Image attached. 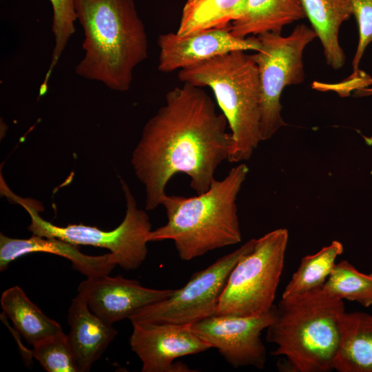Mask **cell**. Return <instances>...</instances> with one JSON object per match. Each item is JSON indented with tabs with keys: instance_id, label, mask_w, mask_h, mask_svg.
<instances>
[{
	"instance_id": "cell-1",
	"label": "cell",
	"mask_w": 372,
	"mask_h": 372,
	"mask_svg": "<svg viewBox=\"0 0 372 372\" xmlns=\"http://www.w3.org/2000/svg\"><path fill=\"white\" fill-rule=\"evenodd\" d=\"M227 121L200 87L184 83L169 90L165 102L143 127L131 159L143 185L145 209L153 210L178 173L187 175L197 194L207 191L232 145Z\"/></svg>"
},
{
	"instance_id": "cell-2",
	"label": "cell",
	"mask_w": 372,
	"mask_h": 372,
	"mask_svg": "<svg viewBox=\"0 0 372 372\" xmlns=\"http://www.w3.org/2000/svg\"><path fill=\"white\" fill-rule=\"evenodd\" d=\"M84 55L79 76L110 90L127 91L134 68L147 57L148 40L134 0H74Z\"/></svg>"
},
{
	"instance_id": "cell-3",
	"label": "cell",
	"mask_w": 372,
	"mask_h": 372,
	"mask_svg": "<svg viewBox=\"0 0 372 372\" xmlns=\"http://www.w3.org/2000/svg\"><path fill=\"white\" fill-rule=\"evenodd\" d=\"M249 172L238 164L222 180L195 196L165 194V225L151 231L148 241H174L179 258L185 261L242 240L236 200Z\"/></svg>"
},
{
	"instance_id": "cell-4",
	"label": "cell",
	"mask_w": 372,
	"mask_h": 372,
	"mask_svg": "<svg viewBox=\"0 0 372 372\" xmlns=\"http://www.w3.org/2000/svg\"><path fill=\"white\" fill-rule=\"evenodd\" d=\"M344 311L343 300L322 288L282 298L267 328V341L276 345L271 354L285 356L293 371L333 370L341 339L340 321Z\"/></svg>"
},
{
	"instance_id": "cell-5",
	"label": "cell",
	"mask_w": 372,
	"mask_h": 372,
	"mask_svg": "<svg viewBox=\"0 0 372 372\" xmlns=\"http://www.w3.org/2000/svg\"><path fill=\"white\" fill-rule=\"evenodd\" d=\"M237 50L180 70L183 83L209 87L225 115L232 137L228 161H248L262 141L260 87L257 65Z\"/></svg>"
},
{
	"instance_id": "cell-6",
	"label": "cell",
	"mask_w": 372,
	"mask_h": 372,
	"mask_svg": "<svg viewBox=\"0 0 372 372\" xmlns=\"http://www.w3.org/2000/svg\"><path fill=\"white\" fill-rule=\"evenodd\" d=\"M0 183L1 194L28 213L31 222L28 229L33 235L56 238L76 246L107 249L116 265L126 271L138 269L145 260L151 223L147 213L138 208L135 198L123 180L121 179L120 183L126 200V213L122 223L111 231L83 224L55 225L40 216L43 208L39 202L14 194L2 178Z\"/></svg>"
},
{
	"instance_id": "cell-7",
	"label": "cell",
	"mask_w": 372,
	"mask_h": 372,
	"mask_svg": "<svg viewBox=\"0 0 372 372\" xmlns=\"http://www.w3.org/2000/svg\"><path fill=\"white\" fill-rule=\"evenodd\" d=\"M289 240L279 228L256 239L254 247L231 270L216 315L254 317L268 313L282 273Z\"/></svg>"
},
{
	"instance_id": "cell-8",
	"label": "cell",
	"mask_w": 372,
	"mask_h": 372,
	"mask_svg": "<svg viewBox=\"0 0 372 372\" xmlns=\"http://www.w3.org/2000/svg\"><path fill=\"white\" fill-rule=\"evenodd\" d=\"M260 48L251 54L257 65L260 87V132L267 141L283 126L280 97L285 87L302 83L304 79V50L316 37L305 24L295 27L286 37L281 33L258 35Z\"/></svg>"
},
{
	"instance_id": "cell-9",
	"label": "cell",
	"mask_w": 372,
	"mask_h": 372,
	"mask_svg": "<svg viewBox=\"0 0 372 372\" xmlns=\"http://www.w3.org/2000/svg\"><path fill=\"white\" fill-rule=\"evenodd\" d=\"M255 238L219 258L205 269L193 273L185 286L174 289L167 298L137 310L129 320L192 324L216 314L228 277L240 258L249 252Z\"/></svg>"
},
{
	"instance_id": "cell-10",
	"label": "cell",
	"mask_w": 372,
	"mask_h": 372,
	"mask_svg": "<svg viewBox=\"0 0 372 372\" xmlns=\"http://www.w3.org/2000/svg\"><path fill=\"white\" fill-rule=\"evenodd\" d=\"M275 315L273 305L268 313L259 316L214 315L189 327L234 368L250 366L262 369L267 352L261 332L272 322Z\"/></svg>"
},
{
	"instance_id": "cell-11",
	"label": "cell",
	"mask_w": 372,
	"mask_h": 372,
	"mask_svg": "<svg viewBox=\"0 0 372 372\" xmlns=\"http://www.w3.org/2000/svg\"><path fill=\"white\" fill-rule=\"evenodd\" d=\"M132 350L142 362V372H192L174 360L197 354L211 346L193 331L189 324L139 322L132 323Z\"/></svg>"
},
{
	"instance_id": "cell-12",
	"label": "cell",
	"mask_w": 372,
	"mask_h": 372,
	"mask_svg": "<svg viewBox=\"0 0 372 372\" xmlns=\"http://www.w3.org/2000/svg\"><path fill=\"white\" fill-rule=\"evenodd\" d=\"M158 70L171 72L237 50L257 52L260 43L257 37L240 38L230 31L229 25L180 36L169 32L158 36Z\"/></svg>"
},
{
	"instance_id": "cell-13",
	"label": "cell",
	"mask_w": 372,
	"mask_h": 372,
	"mask_svg": "<svg viewBox=\"0 0 372 372\" xmlns=\"http://www.w3.org/2000/svg\"><path fill=\"white\" fill-rule=\"evenodd\" d=\"M87 277L78 287L90 310L107 322L130 318L137 310L169 297L174 289L145 287L118 275Z\"/></svg>"
},
{
	"instance_id": "cell-14",
	"label": "cell",
	"mask_w": 372,
	"mask_h": 372,
	"mask_svg": "<svg viewBox=\"0 0 372 372\" xmlns=\"http://www.w3.org/2000/svg\"><path fill=\"white\" fill-rule=\"evenodd\" d=\"M43 252L60 256L71 261L74 270L87 277L107 275L117 265L110 253L89 256L76 245L56 238L33 235L28 239L12 238L0 234V271H3L18 258L32 253Z\"/></svg>"
},
{
	"instance_id": "cell-15",
	"label": "cell",
	"mask_w": 372,
	"mask_h": 372,
	"mask_svg": "<svg viewBox=\"0 0 372 372\" xmlns=\"http://www.w3.org/2000/svg\"><path fill=\"white\" fill-rule=\"evenodd\" d=\"M68 340L79 372H87L103 354L118 332L113 324L94 313L84 296L78 293L68 309Z\"/></svg>"
},
{
	"instance_id": "cell-16",
	"label": "cell",
	"mask_w": 372,
	"mask_h": 372,
	"mask_svg": "<svg viewBox=\"0 0 372 372\" xmlns=\"http://www.w3.org/2000/svg\"><path fill=\"white\" fill-rule=\"evenodd\" d=\"M305 17L300 0H246L229 29L240 38L281 33L285 25Z\"/></svg>"
},
{
	"instance_id": "cell-17",
	"label": "cell",
	"mask_w": 372,
	"mask_h": 372,
	"mask_svg": "<svg viewBox=\"0 0 372 372\" xmlns=\"http://www.w3.org/2000/svg\"><path fill=\"white\" fill-rule=\"evenodd\" d=\"M340 326L341 339L333 370L372 372V315L344 311Z\"/></svg>"
},
{
	"instance_id": "cell-18",
	"label": "cell",
	"mask_w": 372,
	"mask_h": 372,
	"mask_svg": "<svg viewBox=\"0 0 372 372\" xmlns=\"http://www.w3.org/2000/svg\"><path fill=\"white\" fill-rule=\"evenodd\" d=\"M306 17L319 38L328 65L341 69L345 54L339 43L338 32L342 23L353 15L350 0H300Z\"/></svg>"
},
{
	"instance_id": "cell-19",
	"label": "cell",
	"mask_w": 372,
	"mask_h": 372,
	"mask_svg": "<svg viewBox=\"0 0 372 372\" xmlns=\"http://www.w3.org/2000/svg\"><path fill=\"white\" fill-rule=\"evenodd\" d=\"M0 302L3 313L13 327L32 345L63 331L60 324L48 317L19 286L5 290Z\"/></svg>"
},
{
	"instance_id": "cell-20",
	"label": "cell",
	"mask_w": 372,
	"mask_h": 372,
	"mask_svg": "<svg viewBox=\"0 0 372 372\" xmlns=\"http://www.w3.org/2000/svg\"><path fill=\"white\" fill-rule=\"evenodd\" d=\"M246 0H187L176 33L185 36L205 30L229 26Z\"/></svg>"
},
{
	"instance_id": "cell-21",
	"label": "cell",
	"mask_w": 372,
	"mask_h": 372,
	"mask_svg": "<svg viewBox=\"0 0 372 372\" xmlns=\"http://www.w3.org/2000/svg\"><path fill=\"white\" fill-rule=\"evenodd\" d=\"M344 250L343 245L333 240L317 253L301 259L300 265L286 285L282 298H289L322 287Z\"/></svg>"
},
{
	"instance_id": "cell-22",
	"label": "cell",
	"mask_w": 372,
	"mask_h": 372,
	"mask_svg": "<svg viewBox=\"0 0 372 372\" xmlns=\"http://www.w3.org/2000/svg\"><path fill=\"white\" fill-rule=\"evenodd\" d=\"M322 289L340 299L372 306V273L360 272L347 260L335 264Z\"/></svg>"
},
{
	"instance_id": "cell-23",
	"label": "cell",
	"mask_w": 372,
	"mask_h": 372,
	"mask_svg": "<svg viewBox=\"0 0 372 372\" xmlns=\"http://www.w3.org/2000/svg\"><path fill=\"white\" fill-rule=\"evenodd\" d=\"M32 353L48 372H79L68 335L61 331L33 345Z\"/></svg>"
},
{
	"instance_id": "cell-24",
	"label": "cell",
	"mask_w": 372,
	"mask_h": 372,
	"mask_svg": "<svg viewBox=\"0 0 372 372\" xmlns=\"http://www.w3.org/2000/svg\"><path fill=\"white\" fill-rule=\"evenodd\" d=\"M52 8V31L54 37V46L50 67L39 89V95H43L47 90L48 81L62 52L70 37L75 32L74 22L76 15L74 0H49Z\"/></svg>"
},
{
	"instance_id": "cell-25",
	"label": "cell",
	"mask_w": 372,
	"mask_h": 372,
	"mask_svg": "<svg viewBox=\"0 0 372 372\" xmlns=\"http://www.w3.org/2000/svg\"><path fill=\"white\" fill-rule=\"evenodd\" d=\"M353 15L358 27V43L352 61L353 72L349 79L361 76L364 72L359 65L366 48L372 42V0H350Z\"/></svg>"
},
{
	"instance_id": "cell-26",
	"label": "cell",
	"mask_w": 372,
	"mask_h": 372,
	"mask_svg": "<svg viewBox=\"0 0 372 372\" xmlns=\"http://www.w3.org/2000/svg\"><path fill=\"white\" fill-rule=\"evenodd\" d=\"M372 96V87H362L353 91V96L364 97Z\"/></svg>"
}]
</instances>
